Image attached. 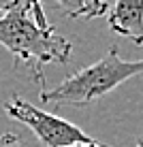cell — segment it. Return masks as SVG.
Returning <instances> with one entry per match:
<instances>
[{"label":"cell","instance_id":"10","mask_svg":"<svg viewBox=\"0 0 143 147\" xmlns=\"http://www.w3.org/2000/svg\"><path fill=\"white\" fill-rule=\"evenodd\" d=\"M0 13H2V9H0Z\"/></svg>","mask_w":143,"mask_h":147},{"label":"cell","instance_id":"2","mask_svg":"<svg viewBox=\"0 0 143 147\" xmlns=\"http://www.w3.org/2000/svg\"><path fill=\"white\" fill-rule=\"evenodd\" d=\"M137 75H143V58L126 62L120 58L117 47L111 45L98 62L73 73L54 90H41V102L81 107L96 98H103L105 94Z\"/></svg>","mask_w":143,"mask_h":147},{"label":"cell","instance_id":"5","mask_svg":"<svg viewBox=\"0 0 143 147\" xmlns=\"http://www.w3.org/2000/svg\"><path fill=\"white\" fill-rule=\"evenodd\" d=\"M60 11L73 19H96L109 11L107 0H56Z\"/></svg>","mask_w":143,"mask_h":147},{"label":"cell","instance_id":"1","mask_svg":"<svg viewBox=\"0 0 143 147\" xmlns=\"http://www.w3.org/2000/svg\"><path fill=\"white\" fill-rule=\"evenodd\" d=\"M0 45L15 58L19 66L45 90V66L66 64L70 60V43L56 34L54 26L41 28L32 17L30 0H9L0 13Z\"/></svg>","mask_w":143,"mask_h":147},{"label":"cell","instance_id":"7","mask_svg":"<svg viewBox=\"0 0 143 147\" xmlns=\"http://www.w3.org/2000/svg\"><path fill=\"white\" fill-rule=\"evenodd\" d=\"M0 147H24V143L17 134L4 132V134H0Z\"/></svg>","mask_w":143,"mask_h":147},{"label":"cell","instance_id":"3","mask_svg":"<svg viewBox=\"0 0 143 147\" xmlns=\"http://www.w3.org/2000/svg\"><path fill=\"white\" fill-rule=\"evenodd\" d=\"M4 113L11 119L19 121V124L32 130L43 147H68L75 143L96 141L94 136L83 132L79 126L70 124L68 119L47 113V111L30 105L28 100L19 98V96H11V98L4 100Z\"/></svg>","mask_w":143,"mask_h":147},{"label":"cell","instance_id":"8","mask_svg":"<svg viewBox=\"0 0 143 147\" xmlns=\"http://www.w3.org/2000/svg\"><path fill=\"white\" fill-rule=\"evenodd\" d=\"M68 147H111V145H103L98 141H90V143H75V145H68Z\"/></svg>","mask_w":143,"mask_h":147},{"label":"cell","instance_id":"9","mask_svg":"<svg viewBox=\"0 0 143 147\" xmlns=\"http://www.w3.org/2000/svg\"><path fill=\"white\" fill-rule=\"evenodd\" d=\"M137 147H143V136H139V139H137Z\"/></svg>","mask_w":143,"mask_h":147},{"label":"cell","instance_id":"6","mask_svg":"<svg viewBox=\"0 0 143 147\" xmlns=\"http://www.w3.org/2000/svg\"><path fill=\"white\" fill-rule=\"evenodd\" d=\"M30 9H32L34 22H37L41 28H49V26H52V24L47 22V17H45V11H43V4H41V0H30Z\"/></svg>","mask_w":143,"mask_h":147},{"label":"cell","instance_id":"4","mask_svg":"<svg viewBox=\"0 0 143 147\" xmlns=\"http://www.w3.org/2000/svg\"><path fill=\"white\" fill-rule=\"evenodd\" d=\"M107 22L115 34L143 45V0H115Z\"/></svg>","mask_w":143,"mask_h":147}]
</instances>
